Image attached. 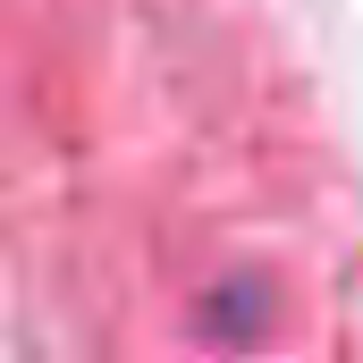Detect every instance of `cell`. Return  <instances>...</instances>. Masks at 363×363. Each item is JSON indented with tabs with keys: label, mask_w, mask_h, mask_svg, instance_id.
<instances>
[{
	"label": "cell",
	"mask_w": 363,
	"mask_h": 363,
	"mask_svg": "<svg viewBox=\"0 0 363 363\" xmlns=\"http://www.w3.org/2000/svg\"><path fill=\"white\" fill-rule=\"evenodd\" d=\"M262 304H271V296H262V287H220V296H211V304H203V321H211V330H220V338H254V330H245V321H262Z\"/></svg>",
	"instance_id": "cell-1"
}]
</instances>
